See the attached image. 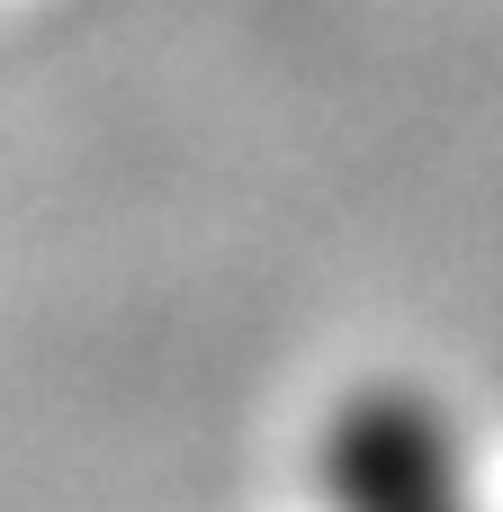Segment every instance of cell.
Segmentation results:
<instances>
[{
    "label": "cell",
    "mask_w": 503,
    "mask_h": 512,
    "mask_svg": "<svg viewBox=\"0 0 503 512\" xmlns=\"http://www.w3.org/2000/svg\"><path fill=\"white\" fill-rule=\"evenodd\" d=\"M306 512H503V477L450 387L360 378L306 432Z\"/></svg>",
    "instance_id": "1"
}]
</instances>
